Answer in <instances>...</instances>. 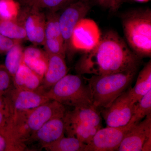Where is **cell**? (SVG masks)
Returning a JSON list of instances; mask_svg holds the SVG:
<instances>
[{
    "mask_svg": "<svg viewBox=\"0 0 151 151\" xmlns=\"http://www.w3.org/2000/svg\"><path fill=\"white\" fill-rule=\"evenodd\" d=\"M141 59L118 33L109 30L102 34L93 49L82 55L75 68L79 75H104L137 71Z\"/></svg>",
    "mask_w": 151,
    "mask_h": 151,
    "instance_id": "6da1fadb",
    "label": "cell"
},
{
    "mask_svg": "<svg viewBox=\"0 0 151 151\" xmlns=\"http://www.w3.org/2000/svg\"><path fill=\"white\" fill-rule=\"evenodd\" d=\"M124 36L128 46L142 59L151 55V10L136 9L122 18Z\"/></svg>",
    "mask_w": 151,
    "mask_h": 151,
    "instance_id": "7a4b0ae2",
    "label": "cell"
},
{
    "mask_svg": "<svg viewBox=\"0 0 151 151\" xmlns=\"http://www.w3.org/2000/svg\"><path fill=\"white\" fill-rule=\"evenodd\" d=\"M137 71H124L104 75H93L86 79L95 108H107L127 90Z\"/></svg>",
    "mask_w": 151,
    "mask_h": 151,
    "instance_id": "3957f363",
    "label": "cell"
},
{
    "mask_svg": "<svg viewBox=\"0 0 151 151\" xmlns=\"http://www.w3.org/2000/svg\"><path fill=\"white\" fill-rule=\"evenodd\" d=\"M44 94L50 100L75 108L93 106L89 85L81 75L68 74Z\"/></svg>",
    "mask_w": 151,
    "mask_h": 151,
    "instance_id": "277c9868",
    "label": "cell"
},
{
    "mask_svg": "<svg viewBox=\"0 0 151 151\" xmlns=\"http://www.w3.org/2000/svg\"><path fill=\"white\" fill-rule=\"evenodd\" d=\"M91 0H77L61 10L58 23L66 52L70 50V39L74 27L92 8Z\"/></svg>",
    "mask_w": 151,
    "mask_h": 151,
    "instance_id": "5b68a950",
    "label": "cell"
},
{
    "mask_svg": "<svg viewBox=\"0 0 151 151\" xmlns=\"http://www.w3.org/2000/svg\"><path fill=\"white\" fill-rule=\"evenodd\" d=\"M65 112L64 105L53 100H50L34 109L29 110L24 125L27 141L35 132L46 122L55 118H63Z\"/></svg>",
    "mask_w": 151,
    "mask_h": 151,
    "instance_id": "8992f818",
    "label": "cell"
},
{
    "mask_svg": "<svg viewBox=\"0 0 151 151\" xmlns=\"http://www.w3.org/2000/svg\"><path fill=\"white\" fill-rule=\"evenodd\" d=\"M102 34L97 23L91 19L83 18L73 29L70 39V50L88 52L98 44Z\"/></svg>",
    "mask_w": 151,
    "mask_h": 151,
    "instance_id": "52a82bcc",
    "label": "cell"
},
{
    "mask_svg": "<svg viewBox=\"0 0 151 151\" xmlns=\"http://www.w3.org/2000/svg\"><path fill=\"white\" fill-rule=\"evenodd\" d=\"M135 104L131 98L129 89L116 98L109 107L102 109L101 113L107 127H122L129 124Z\"/></svg>",
    "mask_w": 151,
    "mask_h": 151,
    "instance_id": "ba28073f",
    "label": "cell"
},
{
    "mask_svg": "<svg viewBox=\"0 0 151 151\" xmlns=\"http://www.w3.org/2000/svg\"><path fill=\"white\" fill-rule=\"evenodd\" d=\"M17 19L23 25L27 38L34 45H43L45 38L46 14L42 12L21 7Z\"/></svg>",
    "mask_w": 151,
    "mask_h": 151,
    "instance_id": "9c48e42d",
    "label": "cell"
},
{
    "mask_svg": "<svg viewBox=\"0 0 151 151\" xmlns=\"http://www.w3.org/2000/svg\"><path fill=\"white\" fill-rule=\"evenodd\" d=\"M135 125L122 127H107L98 130L84 151H117L127 132Z\"/></svg>",
    "mask_w": 151,
    "mask_h": 151,
    "instance_id": "30bf717a",
    "label": "cell"
},
{
    "mask_svg": "<svg viewBox=\"0 0 151 151\" xmlns=\"http://www.w3.org/2000/svg\"><path fill=\"white\" fill-rule=\"evenodd\" d=\"M4 96L8 101L12 113L34 109L50 100L41 91L23 90L14 86Z\"/></svg>",
    "mask_w": 151,
    "mask_h": 151,
    "instance_id": "8fae6325",
    "label": "cell"
},
{
    "mask_svg": "<svg viewBox=\"0 0 151 151\" xmlns=\"http://www.w3.org/2000/svg\"><path fill=\"white\" fill-rule=\"evenodd\" d=\"M65 123L63 118H55L50 120L35 132L26 143L28 147L35 144L36 150L43 149L45 146L51 144L64 136Z\"/></svg>",
    "mask_w": 151,
    "mask_h": 151,
    "instance_id": "7c38bea8",
    "label": "cell"
},
{
    "mask_svg": "<svg viewBox=\"0 0 151 151\" xmlns=\"http://www.w3.org/2000/svg\"><path fill=\"white\" fill-rule=\"evenodd\" d=\"M151 138V114L135 124L125 135L118 151H142L143 145Z\"/></svg>",
    "mask_w": 151,
    "mask_h": 151,
    "instance_id": "4fadbf2b",
    "label": "cell"
},
{
    "mask_svg": "<svg viewBox=\"0 0 151 151\" xmlns=\"http://www.w3.org/2000/svg\"><path fill=\"white\" fill-rule=\"evenodd\" d=\"M45 14V50L48 54H58L65 58L66 52L58 23L59 13L49 12Z\"/></svg>",
    "mask_w": 151,
    "mask_h": 151,
    "instance_id": "5bb4252c",
    "label": "cell"
},
{
    "mask_svg": "<svg viewBox=\"0 0 151 151\" xmlns=\"http://www.w3.org/2000/svg\"><path fill=\"white\" fill-rule=\"evenodd\" d=\"M48 54L46 72L44 76L40 89L46 92L54 86L68 72L65 58L58 54Z\"/></svg>",
    "mask_w": 151,
    "mask_h": 151,
    "instance_id": "9a60e30c",
    "label": "cell"
},
{
    "mask_svg": "<svg viewBox=\"0 0 151 151\" xmlns=\"http://www.w3.org/2000/svg\"><path fill=\"white\" fill-rule=\"evenodd\" d=\"M97 109L92 106L87 108H75L72 111H66L63 117L64 123H80L102 127V119Z\"/></svg>",
    "mask_w": 151,
    "mask_h": 151,
    "instance_id": "2e32d148",
    "label": "cell"
},
{
    "mask_svg": "<svg viewBox=\"0 0 151 151\" xmlns=\"http://www.w3.org/2000/svg\"><path fill=\"white\" fill-rule=\"evenodd\" d=\"M23 61L27 66L43 79L48 61L45 50L35 46H30L24 50Z\"/></svg>",
    "mask_w": 151,
    "mask_h": 151,
    "instance_id": "e0dca14e",
    "label": "cell"
},
{
    "mask_svg": "<svg viewBox=\"0 0 151 151\" xmlns=\"http://www.w3.org/2000/svg\"><path fill=\"white\" fill-rule=\"evenodd\" d=\"M42 81V79L27 66L23 61L13 77L14 87L30 91L42 92L40 89Z\"/></svg>",
    "mask_w": 151,
    "mask_h": 151,
    "instance_id": "ac0fdd59",
    "label": "cell"
},
{
    "mask_svg": "<svg viewBox=\"0 0 151 151\" xmlns=\"http://www.w3.org/2000/svg\"><path fill=\"white\" fill-rule=\"evenodd\" d=\"M77 0H18L20 7L28 8L46 14L58 12Z\"/></svg>",
    "mask_w": 151,
    "mask_h": 151,
    "instance_id": "d6986e66",
    "label": "cell"
},
{
    "mask_svg": "<svg viewBox=\"0 0 151 151\" xmlns=\"http://www.w3.org/2000/svg\"><path fill=\"white\" fill-rule=\"evenodd\" d=\"M151 90V62L147 63L140 71L136 84L130 88V94L133 103H136Z\"/></svg>",
    "mask_w": 151,
    "mask_h": 151,
    "instance_id": "ffe728a7",
    "label": "cell"
},
{
    "mask_svg": "<svg viewBox=\"0 0 151 151\" xmlns=\"http://www.w3.org/2000/svg\"><path fill=\"white\" fill-rule=\"evenodd\" d=\"M65 133L68 137H73L84 144H89L98 130L102 127H94L80 123L65 124Z\"/></svg>",
    "mask_w": 151,
    "mask_h": 151,
    "instance_id": "44dd1931",
    "label": "cell"
},
{
    "mask_svg": "<svg viewBox=\"0 0 151 151\" xmlns=\"http://www.w3.org/2000/svg\"><path fill=\"white\" fill-rule=\"evenodd\" d=\"M0 34L10 39L19 41L27 38L24 27L17 19H0Z\"/></svg>",
    "mask_w": 151,
    "mask_h": 151,
    "instance_id": "7402d4cb",
    "label": "cell"
},
{
    "mask_svg": "<svg viewBox=\"0 0 151 151\" xmlns=\"http://www.w3.org/2000/svg\"><path fill=\"white\" fill-rule=\"evenodd\" d=\"M86 146L76 138L63 136L43 149L47 151H84Z\"/></svg>",
    "mask_w": 151,
    "mask_h": 151,
    "instance_id": "603a6c76",
    "label": "cell"
},
{
    "mask_svg": "<svg viewBox=\"0 0 151 151\" xmlns=\"http://www.w3.org/2000/svg\"><path fill=\"white\" fill-rule=\"evenodd\" d=\"M23 53L20 42H19L14 45L6 53L4 66L12 78L23 61Z\"/></svg>",
    "mask_w": 151,
    "mask_h": 151,
    "instance_id": "cb8c5ba5",
    "label": "cell"
},
{
    "mask_svg": "<svg viewBox=\"0 0 151 151\" xmlns=\"http://www.w3.org/2000/svg\"><path fill=\"white\" fill-rule=\"evenodd\" d=\"M151 114V90L136 103L129 124L135 125L144 118Z\"/></svg>",
    "mask_w": 151,
    "mask_h": 151,
    "instance_id": "d4e9b609",
    "label": "cell"
},
{
    "mask_svg": "<svg viewBox=\"0 0 151 151\" xmlns=\"http://www.w3.org/2000/svg\"><path fill=\"white\" fill-rule=\"evenodd\" d=\"M19 5L14 0H0V19L17 20Z\"/></svg>",
    "mask_w": 151,
    "mask_h": 151,
    "instance_id": "484cf974",
    "label": "cell"
},
{
    "mask_svg": "<svg viewBox=\"0 0 151 151\" xmlns=\"http://www.w3.org/2000/svg\"><path fill=\"white\" fill-rule=\"evenodd\" d=\"M14 86L12 76L4 65H0V92L5 95Z\"/></svg>",
    "mask_w": 151,
    "mask_h": 151,
    "instance_id": "4316f807",
    "label": "cell"
},
{
    "mask_svg": "<svg viewBox=\"0 0 151 151\" xmlns=\"http://www.w3.org/2000/svg\"><path fill=\"white\" fill-rule=\"evenodd\" d=\"M99 5L112 12L118 11L127 0H94Z\"/></svg>",
    "mask_w": 151,
    "mask_h": 151,
    "instance_id": "83f0119b",
    "label": "cell"
},
{
    "mask_svg": "<svg viewBox=\"0 0 151 151\" xmlns=\"http://www.w3.org/2000/svg\"><path fill=\"white\" fill-rule=\"evenodd\" d=\"M19 42L20 41L10 39L0 34V55L6 53L11 47Z\"/></svg>",
    "mask_w": 151,
    "mask_h": 151,
    "instance_id": "f1b7e54d",
    "label": "cell"
},
{
    "mask_svg": "<svg viewBox=\"0 0 151 151\" xmlns=\"http://www.w3.org/2000/svg\"><path fill=\"white\" fill-rule=\"evenodd\" d=\"M6 147L7 144L5 139L0 134V151H6Z\"/></svg>",
    "mask_w": 151,
    "mask_h": 151,
    "instance_id": "f546056e",
    "label": "cell"
},
{
    "mask_svg": "<svg viewBox=\"0 0 151 151\" xmlns=\"http://www.w3.org/2000/svg\"><path fill=\"white\" fill-rule=\"evenodd\" d=\"M2 96H0V110L6 108L8 105V101L6 98L5 97H3Z\"/></svg>",
    "mask_w": 151,
    "mask_h": 151,
    "instance_id": "4dcf8cb0",
    "label": "cell"
},
{
    "mask_svg": "<svg viewBox=\"0 0 151 151\" xmlns=\"http://www.w3.org/2000/svg\"><path fill=\"white\" fill-rule=\"evenodd\" d=\"M151 138H150L143 145L142 151H151Z\"/></svg>",
    "mask_w": 151,
    "mask_h": 151,
    "instance_id": "1f68e13d",
    "label": "cell"
},
{
    "mask_svg": "<svg viewBox=\"0 0 151 151\" xmlns=\"http://www.w3.org/2000/svg\"><path fill=\"white\" fill-rule=\"evenodd\" d=\"M136 1L139 2L145 3L149 1L150 0H134Z\"/></svg>",
    "mask_w": 151,
    "mask_h": 151,
    "instance_id": "d6a6232c",
    "label": "cell"
},
{
    "mask_svg": "<svg viewBox=\"0 0 151 151\" xmlns=\"http://www.w3.org/2000/svg\"><path fill=\"white\" fill-rule=\"evenodd\" d=\"M0 96H2V94H1V92H0Z\"/></svg>",
    "mask_w": 151,
    "mask_h": 151,
    "instance_id": "836d02e7",
    "label": "cell"
}]
</instances>
